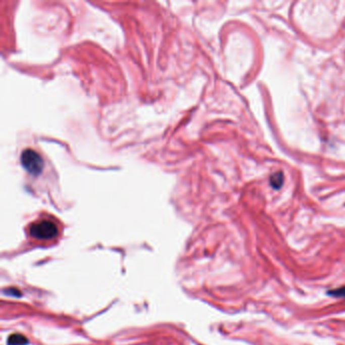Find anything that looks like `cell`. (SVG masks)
I'll return each instance as SVG.
<instances>
[{"instance_id":"cell-1","label":"cell","mask_w":345,"mask_h":345,"mask_svg":"<svg viewBox=\"0 0 345 345\" xmlns=\"http://www.w3.org/2000/svg\"><path fill=\"white\" fill-rule=\"evenodd\" d=\"M30 233L35 239L51 240L58 235V227L50 220H42L31 226Z\"/></svg>"},{"instance_id":"cell-2","label":"cell","mask_w":345,"mask_h":345,"mask_svg":"<svg viewBox=\"0 0 345 345\" xmlns=\"http://www.w3.org/2000/svg\"><path fill=\"white\" fill-rule=\"evenodd\" d=\"M23 167L32 175H39L43 171L44 161L43 158L34 150L27 149L23 152L21 157Z\"/></svg>"},{"instance_id":"cell-3","label":"cell","mask_w":345,"mask_h":345,"mask_svg":"<svg viewBox=\"0 0 345 345\" xmlns=\"http://www.w3.org/2000/svg\"><path fill=\"white\" fill-rule=\"evenodd\" d=\"M283 181H284V176L281 171L273 173L270 177V185L274 189H279L282 186Z\"/></svg>"},{"instance_id":"cell-4","label":"cell","mask_w":345,"mask_h":345,"mask_svg":"<svg viewBox=\"0 0 345 345\" xmlns=\"http://www.w3.org/2000/svg\"><path fill=\"white\" fill-rule=\"evenodd\" d=\"M29 343V340L27 337H25L22 334H13L10 336L8 339V344L9 345H27Z\"/></svg>"},{"instance_id":"cell-5","label":"cell","mask_w":345,"mask_h":345,"mask_svg":"<svg viewBox=\"0 0 345 345\" xmlns=\"http://www.w3.org/2000/svg\"><path fill=\"white\" fill-rule=\"evenodd\" d=\"M329 294L332 297H336V298H342L345 300V286H341L337 289L334 290H330Z\"/></svg>"}]
</instances>
